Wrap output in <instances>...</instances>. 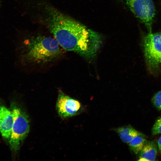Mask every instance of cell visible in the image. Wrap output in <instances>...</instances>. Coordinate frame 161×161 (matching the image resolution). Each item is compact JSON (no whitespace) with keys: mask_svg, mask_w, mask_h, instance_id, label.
Returning <instances> with one entry per match:
<instances>
[{"mask_svg":"<svg viewBox=\"0 0 161 161\" xmlns=\"http://www.w3.org/2000/svg\"><path fill=\"white\" fill-rule=\"evenodd\" d=\"M28 8L37 16L64 49L82 40L86 30L83 25L62 13L46 0H27Z\"/></svg>","mask_w":161,"mask_h":161,"instance_id":"cell-1","label":"cell"},{"mask_svg":"<svg viewBox=\"0 0 161 161\" xmlns=\"http://www.w3.org/2000/svg\"><path fill=\"white\" fill-rule=\"evenodd\" d=\"M21 52L23 60L30 63L42 64L53 61L60 55L59 45L55 38L39 36L25 42Z\"/></svg>","mask_w":161,"mask_h":161,"instance_id":"cell-2","label":"cell"},{"mask_svg":"<svg viewBox=\"0 0 161 161\" xmlns=\"http://www.w3.org/2000/svg\"><path fill=\"white\" fill-rule=\"evenodd\" d=\"M12 111L14 121L9 143L11 150L15 152L29 133L30 125L27 115L20 108L13 106Z\"/></svg>","mask_w":161,"mask_h":161,"instance_id":"cell-3","label":"cell"},{"mask_svg":"<svg viewBox=\"0 0 161 161\" xmlns=\"http://www.w3.org/2000/svg\"><path fill=\"white\" fill-rule=\"evenodd\" d=\"M143 47L147 66L156 69L161 64V32H149L144 38Z\"/></svg>","mask_w":161,"mask_h":161,"instance_id":"cell-4","label":"cell"},{"mask_svg":"<svg viewBox=\"0 0 161 161\" xmlns=\"http://www.w3.org/2000/svg\"><path fill=\"white\" fill-rule=\"evenodd\" d=\"M124 1L135 16L144 23L149 32H151L155 14L152 0Z\"/></svg>","mask_w":161,"mask_h":161,"instance_id":"cell-5","label":"cell"},{"mask_svg":"<svg viewBox=\"0 0 161 161\" xmlns=\"http://www.w3.org/2000/svg\"><path fill=\"white\" fill-rule=\"evenodd\" d=\"M56 106L59 114L65 118L75 114L79 109L80 104L78 101L61 92L57 100Z\"/></svg>","mask_w":161,"mask_h":161,"instance_id":"cell-6","label":"cell"},{"mask_svg":"<svg viewBox=\"0 0 161 161\" xmlns=\"http://www.w3.org/2000/svg\"><path fill=\"white\" fill-rule=\"evenodd\" d=\"M14 119L12 112L4 106L0 107V132L3 137L10 136Z\"/></svg>","mask_w":161,"mask_h":161,"instance_id":"cell-7","label":"cell"},{"mask_svg":"<svg viewBox=\"0 0 161 161\" xmlns=\"http://www.w3.org/2000/svg\"><path fill=\"white\" fill-rule=\"evenodd\" d=\"M157 154L155 145L152 142L145 143L141 151L139 161H149L155 160Z\"/></svg>","mask_w":161,"mask_h":161,"instance_id":"cell-8","label":"cell"},{"mask_svg":"<svg viewBox=\"0 0 161 161\" xmlns=\"http://www.w3.org/2000/svg\"><path fill=\"white\" fill-rule=\"evenodd\" d=\"M116 132L124 143H129L136 136L141 135L140 133L133 128L128 126L122 127L116 129Z\"/></svg>","mask_w":161,"mask_h":161,"instance_id":"cell-9","label":"cell"},{"mask_svg":"<svg viewBox=\"0 0 161 161\" xmlns=\"http://www.w3.org/2000/svg\"><path fill=\"white\" fill-rule=\"evenodd\" d=\"M146 143L145 139L140 135L133 138L129 143V145L133 152L137 154L141 152Z\"/></svg>","mask_w":161,"mask_h":161,"instance_id":"cell-10","label":"cell"},{"mask_svg":"<svg viewBox=\"0 0 161 161\" xmlns=\"http://www.w3.org/2000/svg\"><path fill=\"white\" fill-rule=\"evenodd\" d=\"M152 102L158 109L161 110V91L156 93L153 97Z\"/></svg>","mask_w":161,"mask_h":161,"instance_id":"cell-11","label":"cell"},{"mask_svg":"<svg viewBox=\"0 0 161 161\" xmlns=\"http://www.w3.org/2000/svg\"><path fill=\"white\" fill-rule=\"evenodd\" d=\"M153 134H161V117L157 120L152 129Z\"/></svg>","mask_w":161,"mask_h":161,"instance_id":"cell-12","label":"cell"},{"mask_svg":"<svg viewBox=\"0 0 161 161\" xmlns=\"http://www.w3.org/2000/svg\"><path fill=\"white\" fill-rule=\"evenodd\" d=\"M158 145L160 150L161 151V136L159 139L158 142Z\"/></svg>","mask_w":161,"mask_h":161,"instance_id":"cell-13","label":"cell"}]
</instances>
